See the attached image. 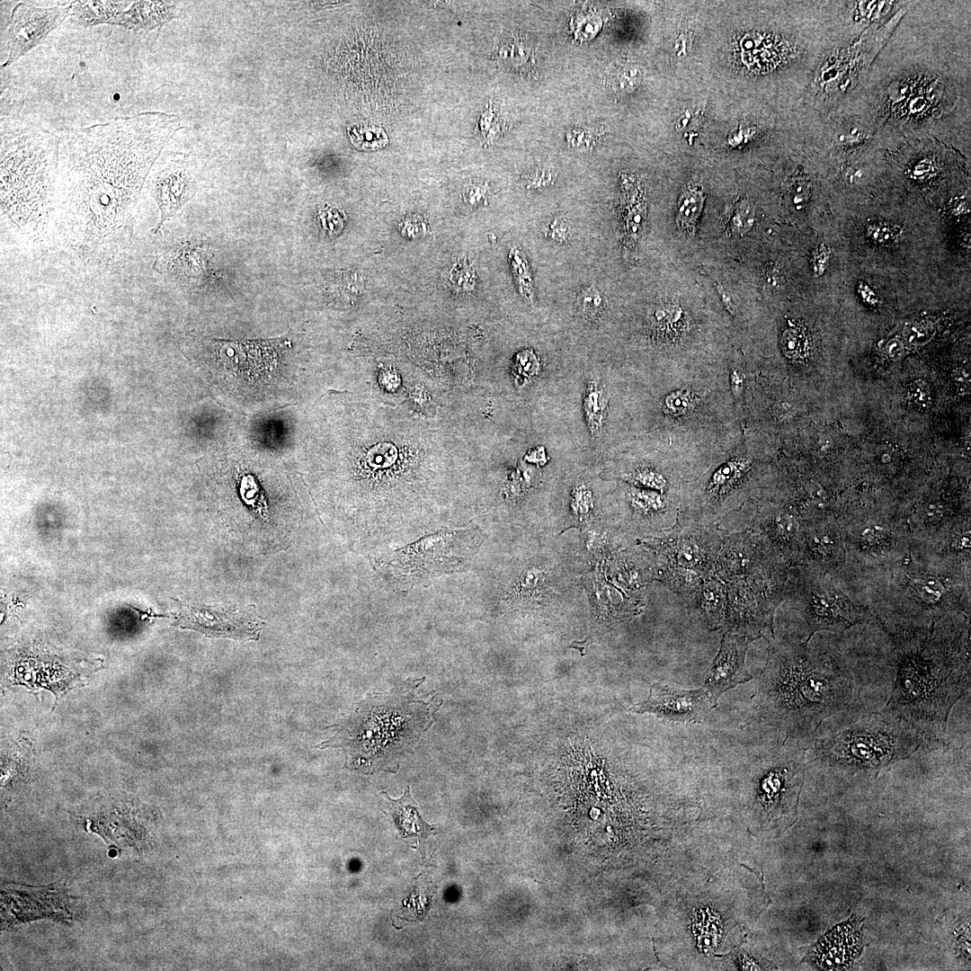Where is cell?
<instances>
[{"label": "cell", "instance_id": "1", "mask_svg": "<svg viewBox=\"0 0 971 971\" xmlns=\"http://www.w3.org/2000/svg\"><path fill=\"white\" fill-rule=\"evenodd\" d=\"M175 114L146 111L80 129L60 140L54 210L76 253L109 261L129 244L138 198Z\"/></svg>", "mask_w": 971, "mask_h": 971}, {"label": "cell", "instance_id": "2", "mask_svg": "<svg viewBox=\"0 0 971 971\" xmlns=\"http://www.w3.org/2000/svg\"><path fill=\"white\" fill-rule=\"evenodd\" d=\"M888 632L896 659L884 710L920 732L933 749L945 746L951 710L970 689L967 622L950 618Z\"/></svg>", "mask_w": 971, "mask_h": 971}, {"label": "cell", "instance_id": "3", "mask_svg": "<svg viewBox=\"0 0 971 971\" xmlns=\"http://www.w3.org/2000/svg\"><path fill=\"white\" fill-rule=\"evenodd\" d=\"M808 642H771L750 710L742 727H774L779 743L807 741L824 720L850 705L854 692L850 672Z\"/></svg>", "mask_w": 971, "mask_h": 971}, {"label": "cell", "instance_id": "4", "mask_svg": "<svg viewBox=\"0 0 971 971\" xmlns=\"http://www.w3.org/2000/svg\"><path fill=\"white\" fill-rule=\"evenodd\" d=\"M424 681L409 678L387 692L368 694L316 747L342 749L345 766L358 772H396L442 704L435 690H421Z\"/></svg>", "mask_w": 971, "mask_h": 971}, {"label": "cell", "instance_id": "5", "mask_svg": "<svg viewBox=\"0 0 971 971\" xmlns=\"http://www.w3.org/2000/svg\"><path fill=\"white\" fill-rule=\"evenodd\" d=\"M2 217L25 234H36L54 210L59 138L15 116H1Z\"/></svg>", "mask_w": 971, "mask_h": 971}, {"label": "cell", "instance_id": "6", "mask_svg": "<svg viewBox=\"0 0 971 971\" xmlns=\"http://www.w3.org/2000/svg\"><path fill=\"white\" fill-rule=\"evenodd\" d=\"M831 716L826 728L813 737L814 757L851 770L876 771L906 759L927 739L898 717L886 712L845 711Z\"/></svg>", "mask_w": 971, "mask_h": 971}, {"label": "cell", "instance_id": "7", "mask_svg": "<svg viewBox=\"0 0 971 971\" xmlns=\"http://www.w3.org/2000/svg\"><path fill=\"white\" fill-rule=\"evenodd\" d=\"M483 542L477 527L443 528L396 548L371 555L378 573L395 589L409 591L466 568Z\"/></svg>", "mask_w": 971, "mask_h": 971}, {"label": "cell", "instance_id": "8", "mask_svg": "<svg viewBox=\"0 0 971 971\" xmlns=\"http://www.w3.org/2000/svg\"><path fill=\"white\" fill-rule=\"evenodd\" d=\"M726 532L717 523H699L679 512L674 526L647 544L654 575L686 603L703 581L715 575Z\"/></svg>", "mask_w": 971, "mask_h": 971}, {"label": "cell", "instance_id": "9", "mask_svg": "<svg viewBox=\"0 0 971 971\" xmlns=\"http://www.w3.org/2000/svg\"><path fill=\"white\" fill-rule=\"evenodd\" d=\"M824 573L804 565L788 568L784 600L803 616L807 628L806 642L820 630L842 632L857 624L877 620L868 607L855 604L827 584Z\"/></svg>", "mask_w": 971, "mask_h": 971}, {"label": "cell", "instance_id": "10", "mask_svg": "<svg viewBox=\"0 0 971 971\" xmlns=\"http://www.w3.org/2000/svg\"><path fill=\"white\" fill-rule=\"evenodd\" d=\"M160 218L152 232L156 233L194 195L196 183L189 156L167 152L157 158L147 178Z\"/></svg>", "mask_w": 971, "mask_h": 971}, {"label": "cell", "instance_id": "11", "mask_svg": "<svg viewBox=\"0 0 971 971\" xmlns=\"http://www.w3.org/2000/svg\"><path fill=\"white\" fill-rule=\"evenodd\" d=\"M726 585L727 598L722 631L735 633L753 641L774 639L773 619L777 606L743 580Z\"/></svg>", "mask_w": 971, "mask_h": 971}, {"label": "cell", "instance_id": "12", "mask_svg": "<svg viewBox=\"0 0 971 971\" xmlns=\"http://www.w3.org/2000/svg\"><path fill=\"white\" fill-rule=\"evenodd\" d=\"M69 13V4L38 7L19 3L11 13L7 30V67L39 45Z\"/></svg>", "mask_w": 971, "mask_h": 971}, {"label": "cell", "instance_id": "13", "mask_svg": "<svg viewBox=\"0 0 971 971\" xmlns=\"http://www.w3.org/2000/svg\"><path fill=\"white\" fill-rule=\"evenodd\" d=\"M183 617L186 626L209 636L237 640H256L265 622L254 605L239 606L226 602L218 605L189 607Z\"/></svg>", "mask_w": 971, "mask_h": 971}, {"label": "cell", "instance_id": "14", "mask_svg": "<svg viewBox=\"0 0 971 971\" xmlns=\"http://www.w3.org/2000/svg\"><path fill=\"white\" fill-rule=\"evenodd\" d=\"M714 708L716 706L703 687L681 690L656 682L651 686L647 699L633 705L630 710L654 714L673 722L699 724Z\"/></svg>", "mask_w": 971, "mask_h": 971}, {"label": "cell", "instance_id": "15", "mask_svg": "<svg viewBox=\"0 0 971 971\" xmlns=\"http://www.w3.org/2000/svg\"><path fill=\"white\" fill-rule=\"evenodd\" d=\"M774 553L762 536L750 528L726 532L716 558L715 576L725 583L743 579Z\"/></svg>", "mask_w": 971, "mask_h": 971}, {"label": "cell", "instance_id": "16", "mask_svg": "<svg viewBox=\"0 0 971 971\" xmlns=\"http://www.w3.org/2000/svg\"><path fill=\"white\" fill-rule=\"evenodd\" d=\"M752 639L729 631H724L720 646L703 683L713 704L717 707L719 698L737 685L753 679L746 668V654Z\"/></svg>", "mask_w": 971, "mask_h": 971}, {"label": "cell", "instance_id": "17", "mask_svg": "<svg viewBox=\"0 0 971 971\" xmlns=\"http://www.w3.org/2000/svg\"><path fill=\"white\" fill-rule=\"evenodd\" d=\"M749 525L789 566L797 565L805 522L793 509L761 510Z\"/></svg>", "mask_w": 971, "mask_h": 971}, {"label": "cell", "instance_id": "18", "mask_svg": "<svg viewBox=\"0 0 971 971\" xmlns=\"http://www.w3.org/2000/svg\"><path fill=\"white\" fill-rule=\"evenodd\" d=\"M860 925L853 921L841 923L824 935L812 952L814 961L822 969H843L860 954Z\"/></svg>", "mask_w": 971, "mask_h": 971}, {"label": "cell", "instance_id": "19", "mask_svg": "<svg viewBox=\"0 0 971 971\" xmlns=\"http://www.w3.org/2000/svg\"><path fill=\"white\" fill-rule=\"evenodd\" d=\"M727 591L726 583L711 576L696 589L686 607L690 618L702 628L722 630L725 623Z\"/></svg>", "mask_w": 971, "mask_h": 971}, {"label": "cell", "instance_id": "20", "mask_svg": "<svg viewBox=\"0 0 971 971\" xmlns=\"http://www.w3.org/2000/svg\"><path fill=\"white\" fill-rule=\"evenodd\" d=\"M160 265L162 272L172 281L183 284L199 283L205 276L209 266V258L205 248L192 241L174 247L163 256L157 258L156 266Z\"/></svg>", "mask_w": 971, "mask_h": 971}, {"label": "cell", "instance_id": "21", "mask_svg": "<svg viewBox=\"0 0 971 971\" xmlns=\"http://www.w3.org/2000/svg\"><path fill=\"white\" fill-rule=\"evenodd\" d=\"M381 794L385 799L384 806L392 816L402 837H415L423 846L427 837L435 833V830L423 819L418 806L412 797L410 787L407 786L403 796L396 799L391 798L386 792H381Z\"/></svg>", "mask_w": 971, "mask_h": 971}, {"label": "cell", "instance_id": "22", "mask_svg": "<svg viewBox=\"0 0 971 971\" xmlns=\"http://www.w3.org/2000/svg\"><path fill=\"white\" fill-rule=\"evenodd\" d=\"M174 17V4L157 1H137L118 14L110 24L134 31H149L162 27Z\"/></svg>", "mask_w": 971, "mask_h": 971}, {"label": "cell", "instance_id": "23", "mask_svg": "<svg viewBox=\"0 0 971 971\" xmlns=\"http://www.w3.org/2000/svg\"><path fill=\"white\" fill-rule=\"evenodd\" d=\"M126 6L124 1H74L69 4L68 18L73 24L83 28L110 24Z\"/></svg>", "mask_w": 971, "mask_h": 971}, {"label": "cell", "instance_id": "24", "mask_svg": "<svg viewBox=\"0 0 971 971\" xmlns=\"http://www.w3.org/2000/svg\"><path fill=\"white\" fill-rule=\"evenodd\" d=\"M609 405V395L604 385L597 379H590L583 402L585 421L593 437L603 429Z\"/></svg>", "mask_w": 971, "mask_h": 971}, {"label": "cell", "instance_id": "25", "mask_svg": "<svg viewBox=\"0 0 971 971\" xmlns=\"http://www.w3.org/2000/svg\"><path fill=\"white\" fill-rule=\"evenodd\" d=\"M705 194L699 184H690L680 196L676 209V225L686 236H693L701 214Z\"/></svg>", "mask_w": 971, "mask_h": 971}, {"label": "cell", "instance_id": "26", "mask_svg": "<svg viewBox=\"0 0 971 971\" xmlns=\"http://www.w3.org/2000/svg\"><path fill=\"white\" fill-rule=\"evenodd\" d=\"M780 344L784 354L788 359L802 360L806 358L809 351V339L806 330L801 325H791L783 332Z\"/></svg>", "mask_w": 971, "mask_h": 971}, {"label": "cell", "instance_id": "27", "mask_svg": "<svg viewBox=\"0 0 971 971\" xmlns=\"http://www.w3.org/2000/svg\"><path fill=\"white\" fill-rule=\"evenodd\" d=\"M352 143L360 149L372 150L384 147L388 141L385 131L376 126L361 125L349 129Z\"/></svg>", "mask_w": 971, "mask_h": 971}, {"label": "cell", "instance_id": "28", "mask_svg": "<svg viewBox=\"0 0 971 971\" xmlns=\"http://www.w3.org/2000/svg\"><path fill=\"white\" fill-rule=\"evenodd\" d=\"M539 371V361L530 349L517 353L513 364V375L516 385L526 386Z\"/></svg>", "mask_w": 971, "mask_h": 971}, {"label": "cell", "instance_id": "29", "mask_svg": "<svg viewBox=\"0 0 971 971\" xmlns=\"http://www.w3.org/2000/svg\"><path fill=\"white\" fill-rule=\"evenodd\" d=\"M627 477L638 486L662 494L670 487L668 478L662 472L649 467L637 468L627 475Z\"/></svg>", "mask_w": 971, "mask_h": 971}, {"label": "cell", "instance_id": "30", "mask_svg": "<svg viewBox=\"0 0 971 971\" xmlns=\"http://www.w3.org/2000/svg\"><path fill=\"white\" fill-rule=\"evenodd\" d=\"M695 404V396L690 389H679L670 393L665 397L664 411L675 416L682 415L690 411Z\"/></svg>", "mask_w": 971, "mask_h": 971}, {"label": "cell", "instance_id": "31", "mask_svg": "<svg viewBox=\"0 0 971 971\" xmlns=\"http://www.w3.org/2000/svg\"><path fill=\"white\" fill-rule=\"evenodd\" d=\"M754 223V210L746 201L740 202L729 218V230L735 236H742L752 229Z\"/></svg>", "mask_w": 971, "mask_h": 971}, {"label": "cell", "instance_id": "32", "mask_svg": "<svg viewBox=\"0 0 971 971\" xmlns=\"http://www.w3.org/2000/svg\"><path fill=\"white\" fill-rule=\"evenodd\" d=\"M580 311L589 319H595L603 310L604 300L599 290L593 286L580 291L577 297Z\"/></svg>", "mask_w": 971, "mask_h": 971}, {"label": "cell", "instance_id": "33", "mask_svg": "<svg viewBox=\"0 0 971 971\" xmlns=\"http://www.w3.org/2000/svg\"><path fill=\"white\" fill-rule=\"evenodd\" d=\"M641 79L642 74L638 67L626 65L614 74L612 87L618 92L629 93L638 86Z\"/></svg>", "mask_w": 971, "mask_h": 971}, {"label": "cell", "instance_id": "34", "mask_svg": "<svg viewBox=\"0 0 971 971\" xmlns=\"http://www.w3.org/2000/svg\"><path fill=\"white\" fill-rule=\"evenodd\" d=\"M337 213L334 210L328 209L320 214V220L325 229L336 233L342 228V220Z\"/></svg>", "mask_w": 971, "mask_h": 971}, {"label": "cell", "instance_id": "35", "mask_svg": "<svg viewBox=\"0 0 971 971\" xmlns=\"http://www.w3.org/2000/svg\"><path fill=\"white\" fill-rule=\"evenodd\" d=\"M716 289H717V294L719 295V297L721 298L722 304L726 308V310L732 316L736 315L737 307H736L735 304L734 303L733 298L730 296V294L728 293V291L725 289V287L721 283H717L716 284Z\"/></svg>", "mask_w": 971, "mask_h": 971}, {"label": "cell", "instance_id": "36", "mask_svg": "<svg viewBox=\"0 0 971 971\" xmlns=\"http://www.w3.org/2000/svg\"><path fill=\"white\" fill-rule=\"evenodd\" d=\"M869 233L876 240H890L895 237V232L889 229L886 226H872L869 228ZM896 235V234H895Z\"/></svg>", "mask_w": 971, "mask_h": 971}, {"label": "cell", "instance_id": "37", "mask_svg": "<svg viewBox=\"0 0 971 971\" xmlns=\"http://www.w3.org/2000/svg\"><path fill=\"white\" fill-rule=\"evenodd\" d=\"M698 120L699 116L697 115V113L695 111L688 110L684 111L678 120L677 129H686L689 127H691V125H693Z\"/></svg>", "mask_w": 971, "mask_h": 971}, {"label": "cell", "instance_id": "38", "mask_svg": "<svg viewBox=\"0 0 971 971\" xmlns=\"http://www.w3.org/2000/svg\"><path fill=\"white\" fill-rule=\"evenodd\" d=\"M549 174H548V172H546L544 170H542L540 172L537 171L533 174H530V176L528 179L527 183L530 187H539V186L540 187L541 185H545L546 183L550 182L551 178H545L544 177V176L549 175Z\"/></svg>", "mask_w": 971, "mask_h": 971}, {"label": "cell", "instance_id": "39", "mask_svg": "<svg viewBox=\"0 0 971 971\" xmlns=\"http://www.w3.org/2000/svg\"><path fill=\"white\" fill-rule=\"evenodd\" d=\"M731 387L735 396H739L743 393L744 376L743 374L735 370L731 373Z\"/></svg>", "mask_w": 971, "mask_h": 971}, {"label": "cell", "instance_id": "40", "mask_svg": "<svg viewBox=\"0 0 971 971\" xmlns=\"http://www.w3.org/2000/svg\"><path fill=\"white\" fill-rule=\"evenodd\" d=\"M587 646H588V637H586V638H584L583 640H581V641H577V640L575 641V640L569 646L570 648H574V649L578 650L582 656H583L585 655Z\"/></svg>", "mask_w": 971, "mask_h": 971}]
</instances>
